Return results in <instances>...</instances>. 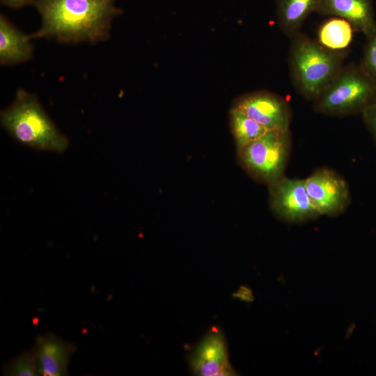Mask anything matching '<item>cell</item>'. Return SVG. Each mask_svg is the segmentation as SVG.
Instances as JSON below:
<instances>
[{
	"mask_svg": "<svg viewBox=\"0 0 376 376\" xmlns=\"http://www.w3.org/2000/svg\"><path fill=\"white\" fill-rule=\"evenodd\" d=\"M40 28L29 36L77 43H95L109 36L113 19L120 13L115 0H36Z\"/></svg>",
	"mask_w": 376,
	"mask_h": 376,
	"instance_id": "obj_1",
	"label": "cell"
},
{
	"mask_svg": "<svg viewBox=\"0 0 376 376\" xmlns=\"http://www.w3.org/2000/svg\"><path fill=\"white\" fill-rule=\"evenodd\" d=\"M1 124L19 144L36 150L64 152L69 140L58 130L33 94L19 88L0 114Z\"/></svg>",
	"mask_w": 376,
	"mask_h": 376,
	"instance_id": "obj_2",
	"label": "cell"
},
{
	"mask_svg": "<svg viewBox=\"0 0 376 376\" xmlns=\"http://www.w3.org/2000/svg\"><path fill=\"white\" fill-rule=\"evenodd\" d=\"M344 53L329 49L300 32L293 36L288 66L297 93L313 102L344 66Z\"/></svg>",
	"mask_w": 376,
	"mask_h": 376,
	"instance_id": "obj_3",
	"label": "cell"
},
{
	"mask_svg": "<svg viewBox=\"0 0 376 376\" xmlns=\"http://www.w3.org/2000/svg\"><path fill=\"white\" fill-rule=\"evenodd\" d=\"M376 101V82L359 65L343 66L313 101L316 113L346 116L361 112Z\"/></svg>",
	"mask_w": 376,
	"mask_h": 376,
	"instance_id": "obj_4",
	"label": "cell"
},
{
	"mask_svg": "<svg viewBox=\"0 0 376 376\" xmlns=\"http://www.w3.org/2000/svg\"><path fill=\"white\" fill-rule=\"evenodd\" d=\"M288 130H269L237 150V160L255 181L267 186L285 175L291 150Z\"/></svg>",
	"mask_w": 376,
	"mask_h": 376,
	"instance_id": "obj_5",
	"label": "cell"
},
{
	"mask_svg": "<svg viewBox=\"0 0 376 376\" xmlns=\"http://www.w3.org/2000/svg\"><path fill=\"white\" fill-rule=\"evenodd\" d=\"M267 187L269 206L279 217L290 221H301L320 216L311 201L305 179L284 175Z\"/></svg>",
	"mask_w": 376,
	"mask_h": 376,
	"instance_id": "obj_6",
	"label": "cell"
},
{
	"mask_svg": "<svg viewBox=\"0 0 376 376\" xmlns=\"http://www.w3.org/2000/svg\"><path fill=\"white\" fill-rule=\"evenodd\" d=\"M305 182L311 201L320 215H338L350 205L349 186L334 171L318 169L305 179Z\"/></svg>",
	"mask_w": 376,
	"mask_h": 376,
	"instance_id": "obj_7",
	"label": "cell"
},
{
	"mask_svg": "<svg viewBox=\"0 0 376 376\" xmlns=\"http://www.w3.org/2000/svg\"><path fill=\"white\" fill-rule=\"evenodd\" d=\"M231 107L240 110L267 130H290V106L272 92L256 91L244 94L234 100Z\"/></svg>",
	"mask_w": 376,
	"mask_h": 376,
	"instance_id": "obj_8",
	"label": "cell"
},
{
	"mask_svg": "<svg viewBox=\"0 0 376 376\" xmlns=\"http://www.w3.org/2000/svg\"><path fill=\"white\" fill-rule=\"evenodd\" d=\"M192 373L199 376L234 375L230 364L228 347L221 331L212 328L195 347L189 356Z\"/></svg>",
	"mask_w": 376,
	"mask_h": 376,
	"instance_id": "obj_9",
	"label": "cell"
},
{
	"mask_svg": "<svg viewBox=\"0 0 376 376\" xmlns=\"http://www.w3.org/2000/svg\"><path fill=\"white\" fill-rule=\"evenodd\" d=\"M373 0H320L316 13L342 18L367 38L376 33Z\"/></svg>",
	"mask_w": 376,
	"mask_h": 376,
	"instance_id": "obj_10",
	"label": "cell"
},
{
	"mask_svg": "<svg viewBox=\"0 0 376 376\" xmlns=\"http://www.w3.org/2000/svg\"><path fill=\"white\" fill-rule=\"evenodd\" d=\"M33 349L39 375L62 376L68 375L70 359L77 347L52 333H47L36 338Z\"/></svg>",
	"mask_w": 376,
	"mask_h": 376,
	"instance_id": "obj_11",
	"label": "cell"
},
{
	"mask_svg": "<svg viewBox=\"0 0 376 376\" xmlns=\"http://www.w3.org/2000/svg\"><path fill=\"white\" fill-rule=\"evenodd\" d=\"M29 36L17 29L3 15H0V62L15 65L29 60L33 47Z\"/></svg>",
	"mask_w": 376,
	"mask_h": 376,
	"instance_id": "obj_12",
	"label": "cell"
},
{
	"mask_svg": "<svg viewBox=\"0 0 376 376\" xmlns=\"http://www.w3.org/2000/svg\"><path fill=\"white\" fill-rule=\"evenodd\" d=\"M320 0H276V15L279 27L288 38L300 32V29Z\"/></svg>",
	"mask_w": 376,
	"mask_h": 376,
	"instance_id": "obj_13",
	"label": "cell"
},
{
	"mask_svg": "<svg viewBox=\"0 0 376 376\" xmlns=\"http://www.w3.org/2000/svg\"><path fill=\"white\" fill-rule=\"evenodd\" d=\"M354 29L345 19L334 17L320 27L318 42L334 51H342L352 42Z\"/></svg>",
	"mask_w": 376,
	"mask_h": 376,
	"instance_id": "obj_14",
	"label": "cell"
},
{
	"mask_svg": "<svg viewBox=\"0 0 376 376\" xmlns=\"http://www.w3.org/2000/svg\"><path fill=\"white\" fill-rule=\"evenodd\" d=\"M228 121L237 150L269 131L240 110L232 107L228 113Z\"/></svg>",
	"mask_w": 376,
	"mask_h": 376,
	"instance_id": "obj_15",
	"label": "cell"
},
{
	"mask_svg": "<svg viewBox=\"0 0 376 376\" xmlns=\"http://www.w3.org/2000/svg\"><path fill=\"white\" fill-rule=\"evenodd\" d=\"M3 375L8 376L39 375L38 366L33 349L26 351L3 367Z\"/></svg>",
	"mask_w": 376,
	"mask_h": 376,
	"instance_id": "obj_16",
	"label": "cell"
},
{
	"mask_svg": "<svg viewBox=\"0 0 376 376\" xmlns=\"http://www.w3.org/2000/svg\"><path fill=\"white\" fill-rule=\"evenodd\" d=\"M360 66L376 82V33L367 38Z\"/></svg>",
	"mask_w": 376,
	"mask_h": 376,
	"instance_id": "obj_17",
	"label": "cell"
},
{
	"mask_svg": "<svg viewBox=\"0 0 376 376\" xmlns=\"http://www.w3.org/2000/svg\"><path fill=\"white\" fill-rule=\"evenodd\" d=\"M363 120L376 142V101L362 112Z\"/></svg>",
	"mask_w": 376,
	"mask_h": 376,
	"instance_id": "obj_18",
	"label": "cell"
},
{
	"mask_svg": "<svg viewBox=\"0 0 376 376\" xmlns=\"http://www.w3.org/2000/svg\"><path fill=\"white\" fill-rule=\"evenodd\" d=\"M36 0H1L2 4L12 8H21L28 4H33Z\"/></svg>",
	"mask_w": 376,
	"mask_h": 376,
	"instance_id": "obj_19",
	"label": "cell"
}]
</instances>
